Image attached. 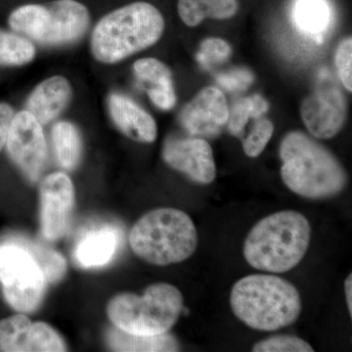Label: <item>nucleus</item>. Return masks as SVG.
<instances>
[{"label":"nucleus","instance_id":"obj_1","mask_svg":"<svg viewBox=\"0 0 352 352\" xmlns=\"http://www.w3.org/2000/svg\"><path fill=\"white\" fill-rule=\"evenodd\" d=\"M284 184L311 200L332 198L346 188L344 166L325 146L300 131L289 132L280 145Z\"/></svg>","mask_w":352,"mask_h":352},{"label":"nucleus","instance_id":"obj_2","mask_svg":"<svg viewBox=\"0 0 352 352\" xmlns=\"http://www.w3.org/2000/svg\"><path fill=\"white\" fill-rule=\"evenodd\" d=\"M164 25L157 7L148 2H133L99 20L92 31L90 50L102 64L119 63L157 43Z\"/></svg>","mask_w":352,"mask_h":352},{"label":"nucleus","instance_id":"obj_3","mask_svg":"<svg viewBox=\"0 0 352 352\" xmlns=\"http://www.w3.org/2000/svg\"><path fill=\"white\" fill-rule=\"evenodd\" d=\"M230 307L248 327L274 332L295 323L302 305L300 292L287 280L274 275L252 274L234 284Z\"/></svg>","mask_w":352,"mask_h":352},{"label":"nucleus","instance_id":"obj_4","mask_svg":"<svg viewBox=\"0 0 352 352\" xmlns=\"http://www.w3.org/2000/svg\"><path fill=\"white\" fill-rule=\"evenodd\" d=\"M311 226L296 210H282L264 217L248 234L244 244L247 263L256 270L284 273L295 268L307 254Z\"/></svg>","mask_w":352,"mask_h":352},{"label":"nucleus","instance_id":"obj_5","mask_svg":"<svg viewBox=\"0 0 352 352\" xmlns=\"http://www.w3.org/2000/svg\"><path fill=\"white\" fill-rule=\"evenodd\" d=\"M129 244L134 254L154 265L188 259L198 247V232L186 212L173 208L153 210L132 227Z\"/></svg>","mask_w":352,"mask_h":352},{"label":"nucleus","instance_id":"obj_6","mask_svg":"<svg viewBox=\"0 0 352 352\" xmlns=\"http://www.w3.org/2000/svg\"><path fill=\"white\" fill-rule=\"evenodd\" d=\"M183 296L173 285L153 284L142 296L122 293L107 305L109 319L116 327L135 335L168 333L182 314Z\"/></svg>","mask_w":352,"mask_h":352},{"label":"nucleus","instance_id":"obj_7","mask_svg":"<svg viewBox=\"0 0 352 352\" xmlns=\"http://www.w3.org/2000/svg\"><path fill=\"white\" fill-rule=\"evenodd\" d=\"M9 27L45 46L69 45L85 36L90 25L87 7L76 0L25 4L9 15Z\"/></svg>","mask_w":352,"mask_h":352},{"label":"nucleus","instance_id":"obj_8","mask_svg":"<svg viewBox=\"0 0 352 352\" xmlns=\"http://www.w3.org/2000/svg\"><path fill=\"white\" fill-rule=\"evenodd\" d=\"M0 283L6 302L17 311H34L43 300L47 281L19 238L0 243Z\"/></svg>","mask_w":352,"mask_h":352},{"label":"nucleus","instance_id":"obj_9","mask_svg":"<svg viewBox=\"0 0 352 352\" xmlns=\"http://www.w3.org/2000/svg\"><path fill=\"white\" fill-rule=\"evenodd\" d=\"M6 146L13 163L28 179L36 182L47 157L43 124L27 110L15 113Z\"/></svg>","mask_w":352,"mask_h":352},{"label":"nucleus","instance_id":"obj_10","mask_svg":"<svg viewBox=\"0 0 352 352\" xmlns=\"http://www.w3.org/2000/svg\"><path fill=\"white\" fill-rule=\"evenodd\" d=\"M41 226L44 237L55 241L68 231L74 204L75 187L66 173L46 176L39 188Z\"/></svg>","mask_w":352,"mask_h":352},{"label":"nucleus","instance_id":"obj_11","mask_svg":"<svg viewBox=\"0 0 352 352\" xmlns=\"http://www.w3.org/2000/svg\"><path fill=\"white\" fill-rule=\"evenodd\" d=\"M300 115L314 138H333L346 122V98L338 87L328 85L317 88L302 101Z\"/></svg>","mask_w":352,"mask_h":352},{"label":"nucleus","instance_id":"obj_12","mask_svg":"<svg viewBox=\"0 0 352 352\" xmlns=\"http://www.w3.org/2000/svg\"><path fill=\"white\" fill-rule=\"evenodd\" d=\"M164 161L199 184L215 179L217 168L212 147L206 139L170 138L164 143Z\"/></svg>","mask_w":352,"mask_h":352},{"label":"nucleus","instance_id":"obj_13","mask_svg":"<svg viewBox=\"0 0 352 352\" xmlns=\"http://www.w3.org/2000/svg\"><path fill=\"white\" fill-rule=\"evenodd\" d=\"M229 118L226 96L217 87H205L183 108L179 122L194 138L219 136Z\"/></svg>","mask_w":352,"mask_h":352},{"label":"nucleus","instance_id":"obj_14","mask_svg":"<svg viewBox=\"0 0 352 352\" xmlns=\"http://www.w3.org/2000/svg\"><path fill=\"white\" fill-rule=\"evenodd\" d=\"M107 107L113 124L126 138L140 143L156 140L157 127L154 118L131 98L113 92L108 96Z\"/></svg>","mask_w":352,"mask_h":352},{"label":"nucleus","instance_id":"obj_15","mask_svg":"<svg viewBox=\"0 0 352 352\" xmlns=\"http://www.w3.org/2000/svg\"><path fill=\"white\" fill-rule=\"evenodd\" d=\"M73 98V87L68 78L54 76L39 82L27 101V111L43 126L56 120Z\"/></svg>","mask_w":352,"mask_h":352},{"label":"nucleus","instance_id":"obj_16","mask_svg":"<svg viewBox=\"0 0 352 352\" xmlns=\"http://www.w3.org/2000/svg\"><path fill=\"white\" fill-rule=\"evenodd\" d=\"M134 75L147 88L148 96L161 110L175 106L176 94L173 73L164 62L156 58H142L133 64Z\"/></svg>","mask_w":352,"mask_h":352},{"label":"nucleus","instance_id":"obj_17","mask_svg":"<svg viewBox=\"0 0 352 352\" xmlns=\"http://www.w3.org/2000/svg\"><path fill=\"white\" fill-rule=\"evenodd\" d=\"M43 322L32 323L23 314L0 321V351L41 352L43 346Z\"/></svg>","mask_w":352,"mask_h":352},{"label":"nucleus","instance_id":"obj_18","mask_svg":"<svg viewBox=\"0 0 352 352\" xmlns=\"http://www.w3.org/2000/svg\"><path fill=\"white\" fill-rule=\"evenodd\" d=\"M118 234L112 228H102L85 236L76 248V263L83 268L105 265L117 251Z\"/></svg>","mask_w":352,"mask_h":352},{"label":"nucleus","instance_id":"obj_19","mask_svg":"<svg viewBox=\"0 0 352 352\" xmlns=\"http://www.w3.org/2000/svg\"><path fill=\"white\" fill-rule=\"evenodd\" d=\"M238 8L237 0H178L177 4L180 19L191 28L206 19H230Z\"/></svg>","mask_w":352,"mask_h":352},{"label":"nucleus","instance_id":"obj_20","mask_svg":"<svg viewBox=\"0 0 352 352\" xmlns=\"http://www.w3.org/2000/svg\"><path fill=\"white\" fill-rule=\"evenodd\" d=\"M107 342L113 351H177L179 344L168 333L146 336L124 332L113 327L107 333Z\"/></svg>","mask_w":352,"mask_h":352},{"label":"nucleus","instance_id":"obj_21","mask_svg":"<svg viewBox=\"0 0 352 352\" xmlns=\"http://www.w3.org/2000/svg\"><path fill=\"white\" fill-rule=\"evenodd\" d=\"M51 141L58 164L66 170H74L82 154L80 132L73 122L60 120L51 129Z\"/></svg>","mask_w":352,"mask_h":352},{"label":"nucleus","instance_id":"obj_22","mask_svg":"<svg viewBox=\"0 0 352 352\" xmlns=\"http://www.w3.org/2000/svg\"><path fill=\"white\" fill-rule=\"evenodd\" d=\"M294 22L302 34L322 41L331 21V10L325 0H298L294 8Z\"/></svg>","mask_w":352,"mask_h":352},{"label":"nucleus","instance_id":"obj_23","mask_svg":"<svg viewBox=\"0 0 352 352\" xmlns=\"http://www.w3.org/2000/svg\"><path fill=\"white\" fill-rule=\"evenodd\" d=\"M36 45L18 32L0 30V66L21 67L36 58Z\"/></svg>","mask_w":352,"mask_h":352},{"label":"nucleus","instance_id":"obj_24","mask_svg":"<svg viewBox=\"0 0 352 352\" xmlns=\"http://www.w3.org/2000/svg\"><path fill=\"white\" fill-rule=\"evenodd\" d=\"M270 109L267 102L261 95H252L248 98L240 99L234 104L227 120L228 131L236 138H242L245 127L250 118L258 120Z\"/></svg>","mask_w":352,"mask_h":352},{"label":"nucleus","instance_id":"obj_25","mask_svg":"<svg viewBox=\"0 0 352 352\" xmlns=\"http://www.w3.org/2000/svg\"><path fill=\"white\" fill-rule=\"evenodd\" d=\"M19 239L38 261L47 283H57L65 276L67 272V263L62 254L31 241L22 238Z\"/></svg>","mask_w":352,"mask_h":352},{"label":"nucleus","instance_id":"obj_26","mask_svg":"<svg viewBox=\"0 0 352 352\" xmlns=\"http://www.w3.org/2000/svg\"><path fill=\"white\" fill-rule=\"evenodd\" d=\"M254 352H314L307 340L289 335H278L256 342Z\"/></svg>","mask_w":352,"mask_h":352},{"label":"nucleus","instance_id":"obj_27","mask_svg":"<svg viewBox=\"0 0 352 352\" xmlns=\"http://www.w3.org/2000/svg\"><path fill=\"white\" fill-rule=\"evenodd\" d=\"M273 131L274 126L270 120L261 118L256 120L249 135L243 140L245 154L250 157H258L272 138Z\"/></svg>","mask_w":352,"mask_h":352},{"label":"nucleus","instance_id":"obj_28","mask_svg":"<svg viewBox=\"0 0 352 352\" xmlns=\"http://www.w3.org/2000/svg\"><path fill=\"white\" fill-rule=\"evenodd\" d=\"M231 52L230 45L223 39L208 38L201 43L197 60L203 66L210 67L226 61L230 57Z\"/></svg>","mask_w":352,"mask_h":352},{"label":"nucleus","instance_id":"obj_29","mask_svg":"<svg viewBox=\"0 0 352 352\" xmlns=\"http://www.w3.org/2000/svg\"><path fill=\"white\" fill-rule=\"evenodd\" d=\"M352 39L347 38L340 41L336 52V67L342 85L352 91Z\"/></svg>","mask_w":352,"mask_h":352},{"label":"nucleus","instance_id":"obj_30","mask_svg":"<svg viewBox=\"0 0 352 352\" xmlns=\"http://www.w3.org/2000/svg\"><path fill=\"white\" fill-rule=\"evenodd\" d=\"M217 82L228 91H243L254 82V75L245 69H235L217 76Z\"/></svg>","mask_w":352,"mask_h":352},{"label":"nucleus","instance_id":"obj_31","mask_svg":"<svg viewBox=\"0 0 352 352\" xmlns=\"http://www.w3.org/2000/svg\"><path fill=\"white\" fill-rule=\"evenodd\" d=\"M15 111L8 103L0 102V151L6 145L11 124H12Z\"/></svg>","mask_w":352,"mask_h":352},{"label":"nucleus","instance_id":"obj_32","mask_svg":"<svg viewBox=\"0 0 352 352\" xmlns=\"http://www.w3.org/2000/svg\"><path fill=\"white\" fill-rule=\"evenodd\" d=\"M344 292H346V300L347 308H349V315L352 316V276L349 274L344 282Z\"/></svg>","mask_w":352,"mask_h":352}]
</instances>
